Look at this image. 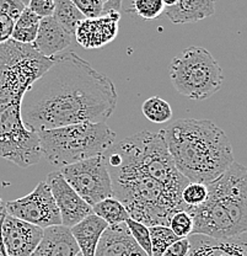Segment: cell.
I'll return each instance as SVG.
<instances>
[{"mask_svg":"<svg viewBox=\"0 0 247 256\" xmlns=\"http://www.w3.org/2000/svg\"><path fill=\"white\" fill-rule=\"evenodd\" d=\"M0 256H9L6 252V249H5V245L2 242V238H1V232H0Z\"/></svg>","mask_w":247,"mask_h":256,"instance_id":"e575fe53","label":"cell"},{"mask_svg":"<svg viewBox=\"0 0 247 256\" xmlns=\"http://www.w3.org/2000/svg\"><path fill=\"white\" fill-rule=\"evenodd\" d=\"M208 196L186 210L193 218L191 236L230 239L247 233V168L234 162L217 180L207 184Z\"/></svg>","mask_w":247,"mask_h":256,"instance_id":"277c9868","label":"cell"},{"mask_svg":"<svg viewBox=\"0 0 247 256\" xmlns=\"http://www.w3.org/2000/svg\"><path fill=\"white\" fill-rule=\"evenodd\" d=\"M6 213L42 229L62 226L59 210L46 181L39 182L31 194L6 202Z\"/></svg>","mask_w":247,"mask_h":256,"instance_id":"9c48e42d","label":"cell"},{"mask_svg":"<svg viewBox=\"0 0 247 256\" xmlns=\"http://www.w3.org/2000/svg\"><path fill=\"white\" fill-rule=\"evenodd\" d=\"M2 242L9 256H30L43 236V229L5 214L0 223Z\"/></svg>","mask_w":247,"mask_h":256,"instance_id":"8fae6325","label":"cell"},{"mask_svg":"<svg viewBox=\"0 0 247 256\" xmlns=\"http://www.w3.org/2000/svg\"><path fill=\"white\" fill-rule=\"evenodd\" d=\"M27 8L41 18H48L54 12V0H30Z\"/></svg>","mask_w":247,"mask_h":256,"instance_id":"f546056e","label":"cell"},{"mask_svg":"<svg viewBox=\"0 0 247 256\" xmlns=\"http://www.w3.org/2000/svg\"><path fill=\"white\" fill-rule=\"evenodd\" d=\"M59 172L74 191L91 207L107 197H113L112 181L103 154L66 165L60 168Z\"/></svg>","mask_w":247,"mask_h":256,"instance_id":"ba28073f","label":"cell"},{"mask_svg":"<svg viewBox=\"0 0 247 256\" xmlns=\"http://www.w3.org/2000/svg\"><path fill=\"white\" fill-rule=\"evenodd\" d=\"M208 196V188L206 184L190 182L182 190L181 198L187 207H197L203 204Z\"/></svg>","mask_w":247,"mask_h":256,"instance_id":"484cf974","label":"cell"},{"mask_svg":"<svg viewBox=\"0 0 247 256\" xmlns=\"http://www.w3.org/2000/svg\"><path fill=\"white\" fill-rule=\"evenodd\" d=\"M26 5H23L20 0H0V14L9 16L14 21L17 20Z\"/></svg>","mask_w":247,"mask_h":256,"instance_id":"f1b7e54d","label":"cell"},{"mask_svg":"<svg viewBox=\"0 0 247 256\" xmlns=\"http://www.w3.org/2000/svg\"><path fill=\"white\" fill-rule=\"evenodd\" d=\"M151 242V255L150 256H161L165 250L179 240L170 226H149Z\"/></svg>","mask_w":247,"mask_h":256,"instance_id":"603a6c76","label":"cell"},{"mask_svg":"<svg viewBox=\"0 0 247 256\" xmlns=\"http://www.w3.org/2000/svg\"><path fill=\"white\" fill-rule=\"evenodd\" d=\"M75 256H82V255L80 254V252H79V254H78V255H75Z\"/></svg>","mask_w":247,"mask_h":256,"instance_id":"f35d334b","label":"cell"},{"mask_svg":"<svg viewBox=\"0 0 247 256\" xmlns=\"http://www.w3.org/2000/svg\"><path fill=\"white\" fill-rule=\"evenodd\" d=\"M80 252L70 229L64 226L43 229V236L38 246L30 256H75Z\"/></svg>","mask_w":247,"mask_h":256,"instance_id":"2e32d148","label":"cell"},{"mask_svg":"<svg viewBox=\"0 0 247 256\" xmlns=\"http://www.w3.org/2000/svg\"><path fill=\"white\" fill-rule=\"evenodd\" d=\"M74 5L80 10V12L86 18H99L103 15L102 0H71Z\"/></svg>","mask_w":247,"mask_h":256,"instance_id":"83f0119b","label":"cell"},{"mask_svg":"<svg viewBox=\"0 0 247 256\" xmlns=\"http://www.w3.org/2000/svg\"><path fill=\"white\" fill-rule=\"evenodd\" d=\"M41 154L58 168L102 156L116 143V133L106 122L69 124L37 132Z\"/></svg>","mask_w":247,"mask_h":256,"instance_id":"5b68a950","label":"cell"},{"mask_svg":"<svg viewBox=\"0 0 247 256\" xmlns=\"http://www.w3.org/2000/svg\"><path fill=\"white\" fill-rule=\"evenodd\" d=\"M52 63L32 44L11 38L0 44V110L21 108L25 92Z\"/></svg>","mask_w":247,"mask_h":256,"instance_id":"8992f818","label":"cell"},{"mask_svg":"<svg viewBox=\"0 0 247 256\" xmlns=\"http://www.w3.org/2000/svg\"><path fill=\"white\" fill-rule=\"evenodd\" d=\"M122 2H123V0H110V2H106V4L103 5V14L108 12H119L122 6Z\"/></svg>","mask_w":247,"mask_h":256,"instance_id":"d6a6232c","label":"cell"},{"mask_svg":"<svg viewBox=\"0 0 247 256\" xmlns=\"http://www.w3.org/2000/svg\"><path fill=\"white\" fill-rule=\"evenodd\" d=\"M121 15L117 12H108L99 18H85L76 28L74 38L86 50H99L111 44L118 34Z\"/></svg>","mask_w":247,"mask_h":256,"instance_id":"7c38bea8","label":"cell"},{"mask_svg":"<svg viewBox=\"0 0 247 256\" xmlns=\"http://www.w3.org/2000/svg\"><path fill=\"white\" fill-rule=\"evenodd\" d=\"M20 2H22L23 5H26V6H27V5H28V2H30V0H20Z\"/></svg>","mask_w":247,"mask_h":256,"instance_id":"8d00e7d4","label":"cell"},{"mask_svg":"<svg viewBox=\"0 0 247 256\" xmlns=\"http://www.w3.org/2000/svg\"><path fill=\"white\" fill-rule=\"evenodd\" d=\"M191 249V242L188 238H183L172 242L161 256H187Z\"/></svg>","mask_w":247,"mask_h":256,"instance_id":"4dcf8cb0","label":"cell"},{"mask_svg":"<svg viewBox=\"0 0 247 256\" xmlns=\"http://www.w3.org/2000/svg\"><path fill=\"white\" fill-rule=\"evenodd\" d=\"M15 21L9 16L0 14V44L9 41L14 31Z\"/></svg>","mask_w":247,"mask_h":256,"instance_id":"1f68e13d","label":"cell"},{"mask_svg":"<svg viewBox=\"0 0 247 256\" xmlns=\"http://www.w3.org/2000/svg\"><path fill=\"white\" fill-rule=\"evenodd\" d=\"M107 226L108 224L94 213L71 226V236L82 256H95L101 236Z\"/></svg>","mask_w":247,"mask_h":256,"instance_id":"e0dca14e","label":"cell"},{"mask_svg":"<svg viewBox=\"0 0 247 256\" xmlns=\"http://www.w3.org/2000/svg\"><path fill=\"white\" fill-rule=\"evenodd\" d=\"M95 256H149L135 242L126 223L108 226L103 232Z\"/></svg>","mask_w":247,"mask_h":256,"instance_id":"4fadbf2b","label":"cell"},{"mask_svg":"<svg viewBox=\"0 0 247 256\" xmlns=\"http://www.w3.org/2000/svg\"><path fill=\"white\" fill-rule=\"evenodd\" d=\"M179 0H163L165 8H170V6H174V5L177 4Z\"/></svg>","mask_w":247,"mask_h":256,"instance_id":"d590c367","label":"cell"},{"mask_svg":"<svg viewBox=\"0 0 247 256\" xmlns=\"http://www.w3.org/2000/svg\"><path fill=\"white\" fill-rule=\"evenodd\" d=\"M170 229L179 239L188 238L193 230V218L186 210H179L171 217L169 223Z\"/></svg>","mask_w":247,"mask_h":256,"instance_id":"cb8c5ba5","label":"cell"},{"mask_svg":"<svg viewBox=\"0 0 247 256\" xmlns=\"http://www.w3.org/2000/svg\"><path fill=\"white\" fill-rule=\"evenodd\" d=\"M92 213L105 220L108 226L126 223L131 218L126 207L115 197H107V198L97 202L96 204L92 206Z\"/></svg>","mask_w":247,"mask_h":256,"instance_id":"44dd1931","label":"cell"},{"mask_svg":"<svg viewBox=\"0 0 247 256\" xmlns=\"http://www.w3.org/2000/svg\"><path fill=\"white\" fill-rule=\"evenodd\" d=\"M164 12L174 24H192L214 15L215 0H179L176 5L165 8Z\"/></svg>","mask_w":247,"mask_h":256,"instance_id":"ac0fdd59","label":"cell"},{"mask_svg":"<svg viewBox=\"0 0 247 256\" xmlns=\"http://www.w3.org/2000/svg\"><path fill=\"white\" fill-rule=\"evenodd\" d=\"M39 22L41 18L26 6L15 21L11 40L22 44H32L38 34Z\"/></svg>","mask_w":247,"mask_h":256,"instance_id":"d6986e66","label":"cell"},{"mask_svg":"<svg viewBox=\"0 0 247 256\" xmlns=\"http://www.w3.org/2000/svg\"><path fill=\"white\" fill-rule=\"evenodd\" d=\"M46 182L49 186L55 204L59 210L62 226L70 229L87 216L92 214V207L74 191L59 170L47 175Z\"/></svg>","mask_w":247,"mask_h":256,"instance_id":"30bf717a","label":"cell"},{"mask_svg":"<svg viewBox=\"0 0 247 256\" xmlns=\"http://www.w3.org/2000/svg\"><path fill=\"white\" fill-rule=\"evenodd\" d=\"M191 249L187 256H247V233L230 239H213L190 236Z\"/></svg>","mask_w":247,"mask_h":256,"instance_id":"5bb4252c","label":"cell"},{"mask_svg":"<svg viewBox=\"0 0 247 256\" xmlns=\"http://www.w3.org/2000/svg\"><path fill=\"white\" fill-rule=\"evenodd\" d=\"M52 16L73 37L79 24L86 18L71 0H54V12Z\"/></svg>","mask_w":247,"mask_h":256,"instance_id":"ffe728a7","label":"cell"},{"mask_svg":"<svg viewBox=\"0 0 247 256\" xmlns=\"http://www.w3.org/2000/svg\"><path fill=\"white\" fill-rule=\"evenodd\" d=\"M52 60V66L23 95L21 116L25 126L39 132L85 122H106L118 98L112 80L73 50Z\"/></svg>","mask_w":247,"mask_h":256,"instance_id":"7a4b0ae2","label":"cell"},{"mask_svg":"<svg viewBox=\"0 0 247 256\" xmlns=\"http://www.w3.org/2000/svg\"><path fill=\"white\" fill-rule=\"evenodd\" d=\"M170 80L185 98L203 101L219 92L224 76L219 63L208 50L191 46L172 58Z\"/></svg>","mask_w":247,"mask_h":256,"instance_id":"52a82bcc","label":"cell"},{"mask_svg":"<svg viewBox=\"0 0 247 256\" xmlns=\"http://www.w3.org/2000/svg\"><path fill=\"white\" fill-rule=\"evenodd\" d=\"M103 156L113 197L132 220L169 226L172 216L187 208L181 194L190 181L176 169L160 133H135L113 144Z\"/></svg>","mask_w":247,"mask_h":256,"instance_id":"6da1fadb","label":"cell"},{"mask_svg":"<svg viewBox=\"0 0 247 256\" xmlns=\"http://www.w3.org/2000/svg\"><path fill=\"white\" fill-rule=\"evenodd\" d=\"M159 133L176 169L190 182L207 185L235 162L228 136L209 120H176Z\"/></svg>","mask_w":247,"mask_h":256,"instance_id":"3957f363","label":"cell"},{"mask_svg":"<svg viewBox=\"0 0 247 256\" xmlns=\"http://www.w3.org/2000/svg\"><path fill=\"white\" fill-rule=\"evenodd\" d=\"M5 214H6V204L2 201L1 196H0V223H1L2 218L5 217Z\"/></svg>","mask_w":247,"mask_h":256,"instance_id":"836d02e7","label":"cell"},{"mask_svg":"<svg viewBox=\"0 0 247 256\" xmlns=\"http://www.w3.org/2000/svg\"><path fill=\"white\" fill-rule=\"evenodd\" d=\"M102 2H103V5H105L106 2H110V0H102Z\"/></svg>","mask_w":247,"mask_h":256,"instance_id":"74e56055","label":"cell"},{"mask_svg":"<svg viewBox=\"0 0 247 256\" xmlns=\"http://www.w3.org/2000/svg\"><path fill=\"white\" fill-rule=\"evenodd\" d=\"M142 112L145 118L153 124H166L172 118L171 106L160 96L147 98L142 106Z\"/></svg>","mask_w":247,"mask_h":256,"instance_id":"7402d4cb","label":"cell"},{"mask_svg":"<svg viewBox=\"0 0 247 256\" xmlns=\"http://www.w3.org/2000/svg\"><path fill=\"white\" fill-rule=\"evenodd\" d=\"M73 40L74 37L70 36L53 18V16H48V18H41L38 34L32 46L43 57L52 58L70 46Z\"/></svg>","mask_w":247,"mask_h":256,"instance_id":"9a60e30c","label":"cell"},{"mask_svg":"<svg viewBox=\"0 0 247 256\" xmlns=\"http://www.w3.org/2000/svg\"><path fill=\"white\" fill-rule=\"evenodd\" d=\"M133 10L138 16L150 21L163 14L165 5L163 0H134Z\"/></svg>","mask_w":247,"mask_h":256,"instance_id":"d4e9b609","label":"cell"},{"mask_svg":"<svg viewBox=\"0 0 247 256\" xmlns=\"http://www.w3.org/2000/svg\"><path fill=\"white\" fill-rule=\"evenodd\" d=\"M127 228H128L129 233L133 236V239L135 240L138 245L144 250L147 254L151 255V242H150V233H149V226L145 224L138 222V220H132L129 218L126 222Z\"/></svg>","mask_w":247,"mask_h":256,"instance_id":"4316f807","label":"cell"}]
</instances>
